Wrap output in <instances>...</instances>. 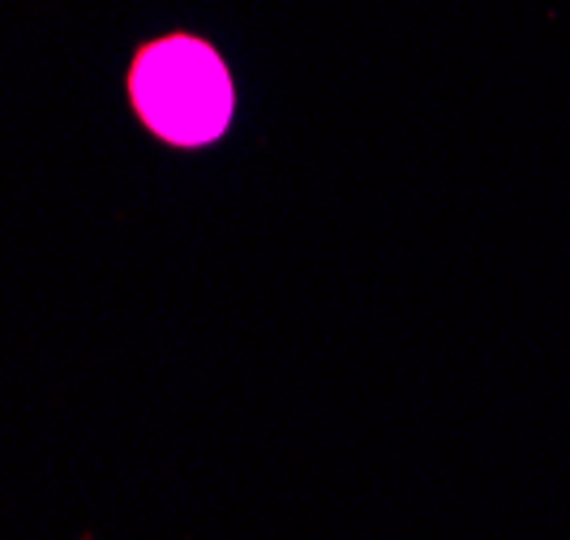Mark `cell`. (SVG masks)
Wrapping results in <instances>:
<instances>
[{
	"mask_svg": "<svg viewBox=\"0 0 570 540\" xmlns=\"http://www.w3.org/2000/svg\"><path fill=\"white\" fill-rule=\"evenodd\" d=\"M125 99L146 129L176 150L219 143L236 116L228 60L198 30H168L138 43L125 69Z\"/></svg>",
	"mask_w": 570,
	"mask_h": 540,
	"instance_id": "obj_1",
	"label": "cell"
}]
</instances>
